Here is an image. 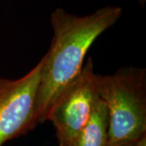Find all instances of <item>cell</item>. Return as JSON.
<instances>
[{
    "mask_svg": "<svg viewBox=\"0 0 146 146\" xmlns=\"http://www.w3.org/2000/svg\"><path fill=\"white\" fill-rule=\"evenodd\" d=\"M122 15V7L117 6L103 7L84 16L69 13L60 7L50 13L54 34L48 52L41 58L36 124L46 121L54 101L81 72L89 48Z\"/></svg>",
    "mask_w": 146,
    "mask_h": 146,
    "instance_id": "obj_1",
    "label": "cell"
},
{
    "mask_svg": "<svg viewBox=\"0 0 146 146\" xmlns=\"http://www.w3.org/2000/svg\"><path fill=\"white\" fill-rule=\"evenodd\" d=\"M97 89L107 110V146L136 143L146 135V70L127 66L97 73Z\"/></svg>",
    "mask_w": 146,
    "mask_h": 146,
    "instance_id": "obj_2",
    "label": "cell"
},
{
    "mask_svg": "<svg viewBox=\"0 0 146 146\" xmlns=\"http://www.w3.org/2000/svg\"><path fill=\"white\" fill-rule=\"evenodd\" d=\"M100 98L97 73L89 58L80 73L59 94L47 114L55 128L59 146H74L89 123Z\"/></svg>",
    "mask_w": 146,
    "mask_h": 146,
    "instance_id": "obj_3",
    "label": "cell"
},
{
    "mask_svg": "<svg viewBox=\"0 0 146 146\" xmlns=\"http://www.w3.org/2000/svg\"><path fill=\"white\" fill-rule=\"evenodd\" d=\"M42 72V60L24 76H0V146L32 130Z\"/></svg>",
    "mask_w": 146,
    "mask_h": 146,
    "instance_id": "obj_4",
    "label": "cell"
},
{
    "mask_svg": "<svg viewBox=\"0 0 146 146\" xmlns=\"http://www.w3.org/2000/svg\"><path fill=\"white\" fill-rule=\"evenodd\" d=\"M108 116L107 110L100 99L89 123L80 134L74 146H107Z\"/></svg>",
    "mask_w": 146,
    "mask_h": 146,
    "instance_id": "obj_5",
    "label": "cell"
},
{
    "mask_svg": "<svg viewBox=\"0 0 146 146\" xmlns=\"http://www.w3.org/2000/svg\"><path fill=\"white\" fill-rule=\"evenodd\" d=\"M136 146H146V135L143 136L135 143Z\"/></svg>",
    "mask_w": 146,
    "mask_h": 146,
    "instance_id": "obj_6",
    "label": "cell"
},
{
    "mask_svg": "<svg viewBox=\"0 0 146 146\" xmlns=\"http://www.w3.org/2000/svg\"><path fill=\"white\" fill-rule=\"evenodd\" d=\"M118 146H136L135 145V143H126V144H123V145H121Z\"/></svg>",
    "mask_w": 146,
    "mask_h": 146,
    "instance_id": "obj_7",
    "label": "cell"
},
{
    "mask_svg": "<svg viewBox=\"0 0 146 146\" xmlns=\"http://www.w3.org/2000/svg\"><path fill=\"white\" fill-rule=\"evenodd\" d=\"M138 3H140V5H141V7H144L145 4L146 0H138Z\"/></svg>",
    "mask_w": 146,
    "mask_h": 146,
    "instance_id": "obj_8",
    "label": "cell"
}]
</instances>
